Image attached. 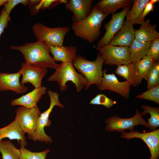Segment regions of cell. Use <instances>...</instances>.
I'll return each instance as SVG.
<instances>
[{"label": "cell", "mask_w": 159, "mask_h": 159, "mask_svg": "<svg viewBox=\"0 0 159 159\" xmlns=\"http://www.w3.org/2000/svg\"><path fill=\"white\" fill-rule=\"evenodd\" d=\"M121 137L126 139L134 138L142 140L149 148L151 156L149 159H158L159 156V130L156 129L148 132L140 133L133 131L129 132H124Z\"/></svg>", "instance_id": "12"}, {"label": "cell", "mask_w": 159, "mask_h": 159, "mask_svg": "<svg viewBox=\"0 0 159 159\" xmlns=\"http://www.w3.org/2000/svg\"><path fill=\"white\" fill-rule=\"evenodd\" d=\"M47 90L45 86L34 88L31 92L12 100L11 105H20L28 109L35 107L37 106V104L42 96L46 94Z\"/></svg>", "instance_id": "16"}, {"label": "cell", "mask_w": 159, "mask_h": 159, "mask_svg": "<svg viewBox=\"0 0 159 159\" xmlns=\"http://www.w3.org/2000/svg\"><path fill=\"white\" fill-rule=\"evenodd\" d=\"M107 71L106 69L103 71V76L98 89L102 91L110 90L125 98H128L130 89V84L126 80L119 81L114 74H107Z\"/></svg>", "instance_id": "13"}, {"label": "cell", "mask_w": 159, "mask_h": 159, "mask_svg": "<svg viewBox=\"0 0 159 159\" xmlns=\"http://www.w3.org/2000/svg\"><path fill=\"white\" fill-rule=\"evenodd\" d=\"M149 0H133L131 9L128 11L126 17V20L131 24H142L145 21L142 17L144 8Z\"/></svg>", "instance_id": "22"}, {"label": "cell", "mask_w": 159, "mask_h": 159, "mask_svg": "<svg viewBox=\"0 0 159 159\" xmlns=\"http://www.w3.org/2000/svg\"><path fill=\"white\" fill-rule=\"evenodd\" d=\"M158 0H149V2L151 3L154 4L159 2Z\"/></svg>", "instance_id": "38"}, {"label": "cell", "mask_w": 159, "mask_h": 159, "mask_svg": "<svg viewBox=\"0 0 159 159\" xmlns=\"http://www.w3.org/2000/svg\"><path fill=\"white\" fill-rule=\"evenodd\" d=\"M9 15L4 8L2 9L0 14V36L5 29L7 28L9 22L10 21ZM1 58L0 57V59Z\"/></svg>", "instance_id": "35"}, {"label": "cell", "mask_w": 159, "mask_h": 159, "mask_svg": "<svg viewBox=\"0 0 159 159\" xmlns=\"http://www.w3.org/2000/svg\"><path fill=\"white\" fill-rule=\"evenodd\" d=\"M29 0H8L4 4V9L7 14L9 15L14 8L17 4H21L24 6L28 4Z\"/></svg>", "instance_id": "34"}, {"label": "cell", "mask_w": 159, "mask_h": 159, "mask_svg": "<svg viewBox=\"0 0 159 159\" xmlns=\"http://www.w3.org/2000/svg\"><path fill=\"white\" fill-rule=\"evenodd\" d=\"M68 2L66 0H39L37 6V9L39 10V9H47L51 8L54 6L57 5L61 4H65Z\"/></svg>", "instance_id": "33"}, {"label": "cell", "mask_w": 159, "mask_h": 159, "mask_svg": "<svg viewBox=\"0 0 159 159\" xmlns=\"http://www.w3.org/2000/svg\"><path fill=\"white\" fill-rule=\"evenodd\" d=\"M68 26L49 27L40 22L33 25L32 30L37 40L43 41L49 46H62L66 35L69 32Z\"/></svg>", "instance_id": "5"}, {"label": "cell", "mask_w": 159, "mask_h": 159, "mask_svg": "<svg viewBox=\"0 0 159 159\" xmlns=\"http://www.w3.org/2000/svg\"><path fill=\"white\" fill-rule=\"evenodd\" d=\"M108 14L97 9L94 4L91 12L86 18L73 22L72 29L77 37L92 43L99 37L102 22Z\"/></svg>", "instance_id": "2"}, {"label": "cell", "mask_w": 159, "mask_h": 159, "mask_svg": "<svg viewBox=\"0 0 159 159\" xmlns=\"http://www.w3.org/2000/svg\"><path fill=\"white\" fill-rule=\"evenodd\" d=\"M47 93L50 99L49 107L39 116L37 128L31 138L34 141H38L47 144L51 143L52 142L51 137L47 135L44 130L45 127L50 125L51 121L49 118L50 114L55 106H57L61 108L64 107L59 101L58 93L49 90L48 91Z\"/></svg>", "instance_id": "6"}, {"label": "cell", "mask_w": 159, "mask_h": 159, "mask_svg": "<svg viewBox=\"0 0 159 159\" xmlns=\"http://www.w3.org/2000/svg\"><path fill=\"white\" fill-rule=\"evenodd\" d=\"M50 53L54 61L62 62H72L77 56V49L74 46H50Z\"/></svg>", "instance_id": "19"}, {"label": "cell", "mask_w": 159, "mask_h": 159, "mask_svg": "<svg viewBox=\"0 0 159 159\" xmlns=\"http://www.w3.org/2000/svg\"><path fill=\"white\" fill-rule=\"evenodd\" d=\"M133 25L127 20L124 21L122 28L115 34L109 44L129 47L135 39Z\"/></svg>", "instance_id": "17"}, {"label": "cell", "mask_w": 159, "mask_h": 159, "mask_svg": "<svg viewBox=\"0 0 159 159\" xmlns=\"http://www.w3.org/2000/svg\"><path fill=\"white\" fill-rule=\"evenodd\" d=\"M25 133L21 130L14 120L11 123L0 128V142L2 139L7 138L10 140H16L20 146L27 145Z\"/></svg>", "instance_id": "18"}, {"label": "cell", "mask_w": 159, "mask_h": 159, "mask_svg": "<svg viewBox=\"0 0 159 159\" xmlns=\"http://www.w3.org/2000/svg\"><path fill=\"white\" fill-rule=\"evenodd\" d=\"M10 48L20 52L26 62L55 70L58 66L59 64L56 63L50 54V46L43 41L37 40L22 46H11Z\"/></svg>", "instance_id": "1"}, {"label": "cell", "mask_w": 159, "mask_h": 159, "mask_svg": "<svg viewBox=\"0 0 159 159\" xmlns=\"http://www.w3.org/2000/svg\"><path fill=\"white\" fill-rule=\"evenodd\" d=\"M41 114L37 106L31 109L21 106L16 110L14 120L21 130L28 134L29 139H31L36 130L38 119Z\"/></svg>", "instance_id": "7"}, {"label": "cell", "mask_w": 159, "mask_h": 159, "mask_svg": "<svg viewBox=\"0 0 159 159\" xmlns=\"http://www.w3.org/2000/svg\"><path fill=\"white\" fill-rule=\"evenodd\" d=\"M93 0H70L65 6V9L72 12L73 22L79 21L86 18L92 9Z\"/></svg>", "instance_id": "14"}, {"label": "cell", "mask_w": 159, "mask_h": 159, "mask_svg": "<svg viewBox=\"0 0 159 159\" xmlns=\"http://www.w3.org/2000/svg\"><path fill=\"white\" fill-rule=\"evenodd\" d=\"M0 153L2 159H19L20 154L19 150L9 140L1 141Z\"/></svg>", "instance_id": "25"}, {"label": "cell", "mask_w": 159, "mask_h": 159, "mask_svg": "<svg viewBox=\"0 0 159 159\" xmlns=\"http://www.w3.org/2000/svg\"><path fill=\"white\" fill-rule=\"evenodd\" d=\"M104 61L98 52L96 59L94 61H90L83 56L77 55L72 62L76 69L82 74L87 81L85 89L87 90L93 84L98 88L100 86L103 76L102 67Z\"/></svg>", "instance_id": "3"}, {"label": "cell", "mask_w": 159, "mask_h": 159, "mask_svg": "<svg viewBox=\"0 0 159 159\" xmlns=\"http://www.w3.org/2000/svg\"><path fill=\"white\" fill-rule=\"evenodd\" d=\"M147 81L148 90L159 85V63L154 61L144 78Z\"/></svg>", "instance_id": "28"}, {"label": "cell", "mask_w": 159, "mask_h": 159, "mask_svg": "<svg viewBox=\"0 0 159 159\" xmlns=\"http://www.w3.org/2000/svg\"><path fill=\"white\" fill-rule=\"evenodd\" d=\"M141 108L143 111L140 112L141 115H145L147 113L150 114V117L147 119L148 128L151 130L157 129L159 127V108L143 105Z\"/></svg>", "instance_id": "26"}, {"label": "cell", "mask_w": 159, "mask_h": 159, "mask_svg": "<svg viewBox=\"0 0 159 159\" xmlns=\"http://www.w3.org/2000/svg\"><path fill=\"white\" fill-rule=\"evenodd\" d=\"M22 76L21 83H29L34 88L42 86V80L48 72L47 68L26 62L22 63L19 71Z\"/></svg>", "instance_id": "10"}, {"label": "cell", "mask_w": 159, "mask_h": 159, "mask_svg": "<svg viewBox=\"0 0 159 159\" xmlns=\"http://www.w3.org/2000/svg\"><path fill=\"white\" fill-rule=\"evenodd\" d=\"M105 64L110 66L126 65L131 63L129 47L110 44L96 48Z\"/></svg>", "instance_id": "8"}, {"label": "cell", "mask_w": 159, "mask_h": 159, "mask_svg": "<svg viewBox=\"0 0 159 159\" xmlns=\"http://www.w3.org/2000/svg\"><path fill=\"white\" fill-rule=\"evenodd\" d=\"M156 28L155 24L152 25L150 19H147L141 24L139 29L135 30V39L141 42H152L159 37Z\"/></svg>", "instance_id": "20"}, {"label": "cell", "mask_w": 159, "mask_h": 159, "mask_svg": "<svg viewBox=\"0 0 159 159\" xmlns=\"http://www.w3.org/2000/svg\"><path fill=\"white\" fill-rule=\"evenodd\" d=\"M116 103L112 99L101 94L96 95L89 102L90 104L102 105L107 108H110Z\"/></svg>", "instance_id": "31"}, {"label": "cell", "mask_w": 159, "mask_h": 159, "mask_svg": "<svg viewBox=\"0 0 159 159\" xmlns=\"http://www.w3.org/2000/svg\"><path fill=\"white\" fill-rule=\"evenodd\" d=\"M135 111V115L129 118H122L116 115L108 117L105 120L106 130L121 132H124L126 130L132 131L134 130V127L138 125L148 128L147 122L143 118L140 112L137 109Z\"/></svg>", "instance_id": "9"}, {"label": "cell", "mask_w": 159, "mask_h": 159, "mask_svg": "<svg viewBox=\"0 0 159 159\" xmlns=\"http://www.w3.org/2000/svg\"><path fill=\"white\" fill-rule=\"evenodd\" d=\"M49 82H56L61 92L67 88V82H71L75 85L77 92H80L87 84V81L81 74L77 72L72 62H61L55 71L48 78Z\"/></svg>", "instance_id": "4"}, {"label": "cell", "mask_w": 159, "mask_h": 159, "mask_svg": "<svg viewBox=\"0 0 159 159\" xmlns=\"http://www.w3.org/2000/svg\"><path fill=\"white\" fill-rule=\"evenodd\" d=\"M154 61L151 57L145 55L141 59L134 63L140 83L144 79Z\"/></svg>", "instance_id": "27"}, {"label": "cell", "mask_w": 159, "mask_h": 159, "mask_svg": "<svg viewBox=\"0 0 159 159\" xmlns=\"http://www.w3.org/2000/svg\"><path fill=\"white\" fill-rule=\"evenodd\" d=\"M155 6L154 4L149 2L145 6L143 12L142 17L145 19V17L150 12L153 11Z\"/></svg>", "instance_id": "36"}, {"label": "cell", "mask_w": 159, "mask_h": 159, "mask_svg": "<svg viewBox=\"0 0 159 159\" xmlns=\"http://www.w3.org/2000/svg\"><path fill=\"white\" fill-rule=\"evenodd\" d=\"M152 42H141L135 39L129 47L130 62L134 63L146 55Z\"/></svg>", "instance_id": "23"}, {"label": "cell", "mask_w": 159, "mask_h": 159, "mask_svg": "<svg viewBox=\"0 0 159 159\" xmlns=\"http://www.w3.org/2000/svg\"><path fill=\"white\" fill-rule=\"evenodd\" d=\"M19 72L11 74L0 72V91H10L19 94L26 92L28 87L20 82Z\"/></svg>", "instance_id": "15"}, {"label": "cell", "mask_w": 159, "mask_h": 159, "mask_svg": "<svg viewBox=\"0 0 159 159\" xmlns=\"http://www.w3.org/2000/svg\"><path fill=\"white\" fill-rule=\"evenodd\" d=\"M115 73L126 80L130 85L136 87L140 84L134 63L117 66Z\"/></svg>", "instance_id": "24"}, {"label": "cell", "mask_w": 159, "mask_h": 159, "mask_svg": "<svg viewBox=\"0 0 159 159\" xmlns=\"http://www.w3.org/2000/svg\"><path fill=\"white\" fill-rule=\"evenodd\" d=\"M7 1L8 0H0V7L2 5H4Z\"/></svg>", "instance_id": "37"}, {"label": "cell", "mask_w": 159, "mask_h": 159, "mask_svg": "<svg viewBox=\"0 0 159 159\" xmlns=\"http://www.w3.org/2000/svg\"><path fill=\"white\" fill-rule=\"evenodd\" d=\"M19 150L20 154L19 159H46L50 152L49 149H47L40 152H33L24 146H20Z\"/></svg>", "instance_id": "29"}, {"label": "cell", "mask_w": 159, "mask_h": 159, "mask_svg": "<svg viewBox=\"0 0 159 159\" xmlns=\"http://www.w3.org/2000/svg\"><path fill=\"white\" fill-rule=\"evenodd\" d=\"M132 0H101L95 5V7L104 14H113L118 9L130 6Z\"/></svg>", "instance_id": "21"}, {"label": "cell", "mask_w": 159, "mask_h": 159, "mask_svg": "<svg viewBox=\"0 0 159 159\" xmlns=\"http://www.w3.org/2000/svg\"><path fill=\"white\" fill-rule=\"evenodd\" d=\"M146 56L152 58L155 61H158L159 57V37L152 42Z\"/></svg>", "instance_id": "32"}, {"label": "cell", "mask_w": 159, "mask_h": 159, "mask_svg": "<svg viewBox=\"0 0 159 159\" xmlns=\"http://www.w3.org/2000/svg\"><path fill=\"white\" fill-rule=\"evenodd\" d=\"M130 6L124 8L120 12L112 14L109 21L105 24V32L97 42V48L108 44L115 34L122 27L124 19Z\"/></svg>", "instance_id": "11"}, {"label": "cell", "mask_w": 159, "mask_h": 159, "mask_svg": "<svg viewBox=\"0 0 159 159\" xmlns=\"http://www.w3.org/2000/svg\"><path fill=\"white\" fill-rule=\"evenodd\" d=\"M137 98L148 100L159 104V85L137 95Z\"/></svg>", "instance_id": "30"}]
</instances>
